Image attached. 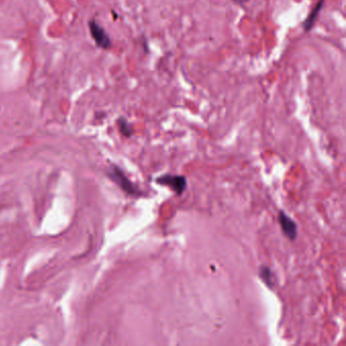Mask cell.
Wrapping results in <instances>:
<instances>
[{"instance_id":"6","label":"cell","mask_w":346,"mask_h":346,"mask_svg":"<svg viewBox=\"0 0 346 346\" xmlns=\"http://www.w3.org/2000/svg\"><path fill=\"white\" fill-rule=\"evenodd\" d=\"M259 276L263 280V282L269 287L273 288L274 286V274L272 270L268 266H261L260 270H259Z\"/></svg>"},{"instance_id":"1","label":"cell","mask_w":346,"mask_h":346,"mask_svg":"<svg viewBox=\"0 0 346 346\" xmlns=\"http://www.w3.org/2000/svg\"><path fill=\"white\" fill-rule=\"evenodd\" d=\"M109 176L127 194L135 196V197L142 195V191L138 187H136L130 180H129L118 166H113L111 168Z\"/></svg>"},{"instance_id":"7","label":"cell","mask_w":346,"mask_h":346,"mask_svg":"<svg viewBox=\"0 0 346 346\" xmlns=\"http://www.w3.org/2000/svg\"><path fill=\"white\" fill-rule=\"evenodd\" d=\"M118 125H119V129H120V132L129 137V136H131L132 133H133V129H132V126L129 124L124 118H120L118 120Z\"/></svg>"},{"instance_id":"4","label":"cell","mask_w":346,"mask_h":346,"mask_svg":"<svg viewBox=\"0 0 346 346\" xmlns=\"http://www.w3.org/2000/svg\"><path fill=\"white\" fill-rule=\"evenodd\" d=\"M278 222L284 236H286L289 240L294 241L297 236V228L290 216H288L284 211H279Z\"/></svg>"},{"instance_id":"3","label":"cell","mask_w":346,"mask_h":346,"mask_svg":"<svg viewBox=\"0 0 346 346\" xmlns=\"http://www.w3.org/2000/svg\"><path fill=\"white\" fill-rule=\"evenodd\" d=\"M90 30L96 44L102 49H109L111 46V40L106 31L95 21L90 22Z\"/></svg>"},{"instance_id":"8","label":"cell","mask_w":346,"mask_h":346,"mask_svg":"<svg viewBox=\"0 0 346 346\" xmlns=\"http://www.w3.org/2000/svg\"><path fill=\"white\" fill-rule=\"evenodd\" d=\"M233 2L236 4V5H239V6H244L246 4H248L250 0H233Z\"/></svg>"},{"instance_id":"5","label":"cell","mask_w":346,"mask_h":346,"mask_svg":"<svg viewBox=\"0 0 346 346\" xmlns=\"http://www.w3.org/2000/svg\"><path fill=\"white\" fill-rule=\"evenodd\" d=\"M324 4H325V0H319V3L312 10V12L308 16V18L305 20V22L302 23V28H304V30L306 32H309V31H311L313 29V27L315 25V22H316L318 16H319V14H320Z\"/></svg>"},{"instance_id":"2","label":"cell","mask_w":346,"mask_h":346,"mask_svg":"<svg viewBox=\"0 0 346 346\" xmlns=\"http://www.w3.org/2000/svg\"><path fill=\"white\" fill-rule=\"evenodd\" d=\"M156 184L168 187L177 195H182L187 188V179L184 176L165 174L155 179Z\"/></svg>"}]
</instances>
